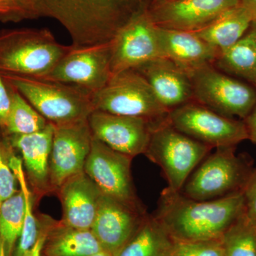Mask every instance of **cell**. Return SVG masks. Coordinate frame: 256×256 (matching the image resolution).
I'll use <instances>...</instances> for the list:
<instances>
[{"instance_id": "cell-24", "label": "cell", "mask_w": 256, "mask_h": 256, "mask_svg": "<svg viewBox=\"0 0 256 256\" xmlns=\"http://www.w3.org/2000/svg\"><path fill=\"white\" fill-rule=\"evenodd\" d=\"M174 239L154 216L148 214L116 256H169Z\"/></svg>"}, {"instance_id": "cell-29", "label": "cell", "mask_w": 256, "mask_h": 256, "mask_svg": "<svg viewBox=\"0 0 256 256\" xmlns=\"http://www.w3.org/2000/svg\"><path fill=\"white\" fill-rule=\"evenodd\" d=\"M10 148L9 140L0 130V207L18 192V180L10 164Z\"/></svg>"}, {"instance_id": "cell-15", "label": "cell", "mask_w": 256, "mask_h": 256, "mask_svg": "<svg viewBox=\"0 0 256 256\" xmlns=\"http://www.w3.org/2000/svg\"><path fill=\"white\" fill-rule=\"evenodd\" d=\"M240 4V0L151 2L148 12L159 28L196 32Z\"/></svg>"}, {"instance_id": "cell-16", "label": "cell", "mask_w": 256, "mask_h": 256, "mask_svg": "<svg viewBox=\"0 0 256 256\" xmlns=\"http://www.w3.org/2000/svg\"><path fill=\"white\" fill-rule=\"evenodd\" d=\"M148 214L146 210H138L102 194L90 230L104 250L116 256Z\"/></svg>"}, {"instance_id": "cell-18", "label": "cell", "mask_w": 256, "mask_h": 256, "mask_svg": "<svg viewBox=\"0 0 256 256\" xmlns=\"http://www.w3.org/2000/svg\"><path fill=\"white\" fill-rule=\"evenodd\" d=\"M136 70L146 78L161 105L170 112L194 101L190 74L168 58H156Z\"/></svg>"}, {"instance_id": "cell-30", "label": "cell", "mask_w": 256, "mask_h": 256, "mask_svg": "<svg viewBox=\"0 0 256 256\" xmlns=\"http://www.w3.org/2000/svg\"><path fill=\"white\" fill-rule=\"evenodd\" d=\"M169 256H225L222 239L212 240H174Z\"/></svg>"}, {"instance_id": "cell-17", "label": "cell", "mask_w": 256, "mask_h": 256, "mask_svg": "<svg viewBox=\"0 0 256 256\" xmlns=\"http://www.w3.org/2000/svg\"><path fill=\"white\" fill-rule=\"evenodd\" d=\"M56 192L63 208L60 222L72 228L90 230L102 196L92 178L80 173L68 178Z\"/></svg>"}, {"instance_id": "cell-32", "label": "cell", "mask_w": 256, "mask_h": 256, "mask_svg": "<svg viewBox=\"0 0 256 256\" xmlns=\"http://www.w3.org/2000/svg\"><path fill=\"white\" fill-rule=\"evenodd\" d=\"M242 192L245 197L246 214L256 225V170L250 174Z\"/></svg>"}, {"instance_id": "cell-22", "label": "cell", "mask_w": 256, "mask_h": 256, "mask_svg": "<svg viewBox=\"0 0 256 256\" xmlns=\"http://www.w3.org/2000/svg\"><path fill=\"white\" fill-rule=\"evenodd\" d=\"M252 21V14L240 4L225 12L214 21L194 33L220 53L239 41L246 33Z\"/></svg>"}, {"instance_id": "cell-34", "label": "cell", "mask_w": 256, "mask_h": 256, "mask_svg": "<svg viewBox=\"0 0 256 256\" xmlns=\"http://www.w3.org/2000/svg\"><path fill=\"white\" fill-rule=\"evenodd\" d=\"M40 224V228H41V232H40V236L38 240L34 247L32 248L30 252H28L25 256H43V248L44 246V242H46L47 236V228L46 224L44 222L42 216L38 218Z\"/></svg>"}, {"instance_id": "cell-7", "label": "cell", "mask_w": 256, "mask_h": 256, "mask_svg": "<svg viewBox=\"0 0 256 256\" xmlns=\"http://www.w3.org/2000/svg\"><path fill=\"white\" fill-rule=\"evenodd\" d=\"M235 146L216 148L192 173L181 192L197 201L218 200L242 192L252 172L235 154Z\"/></svg>"}, {"instance_id": "cell-8", "label": "cell", "mask_w": 256, "mask_h": 256, "mask_svg": "<svg viewBox=\"0 0 256 256\" xmlns=\"http://www.w3.org/2000/svg\"><path fill=\"white\" fill-rule=\"evenodd\" d=\"M194 100L226 117L246 118L256 105V90L250 86L206 66L190 75Z\"/></svg>"}, {"instance_id": "cell-11", "label": "cell", "mask_w": 256, "mask_h": 256, "mask_svg": "<svg viewBox=\"0 0 256 256\" xmlns=\"http://www.w3.org/2000/svg\"><path fill=\"white\" fill-rule=\"evenodd\" d=\"M148 8L134 15L111 41L112 75L137 69L156 58H162L158 26L152 20Z\"/></svg>"}, {"instance_id": "cell-23", "label": "cell", "mask_w": 256, "mask_h": 256, "mask_svg": "<svg viewBox=\"0 0 256 256\" xmlns=\"http://www.w3.org/2000/svg\"><path fill=\"white\" fill-rule=\"evenodd\" d=\"M214 66L224 73L242 78L256 86V20L239 41L220 52Z\"/></svg>"}, {"instance_id": "cell-9", "label": "cell", "mask_w": 256, "mask_h": 256, "mask_svg": "<svg viewBox=\"0 0 256 256\" xmlns=\"http://www.w3.org/2000/svg\"><path fill=\"white\" fill-rule=\"evenodd\" d=\"M166 120L175 129L213 149L235 146L248 140L245 122L194 101L170 111Z\"/></svg>"}, {"instance_id": "cell-12", "label": "cell", "mask_w": 256, "mask_h": 256, "mask_svg": "<svg viewBox=\"0 0 256 256\" xmlns=\"http://www.w3.org/2000/svg\"><path fill=\"white\" fill-rule=\"evenodd\" d=\"M111 55V42L78 48L73 46L54 68L41 78L77 86L94 94L105 87L112 76Z\"/></svg>"}, {"instance_id": "cell-25", "label": "cell", "mask_w": 256, "mask_h": 256, "mask_svg": "<svg viewBox=\"0 0 256 256\" xmlns=\"http://www.w3.org/2000/svg\"><path fill=\"white\" fill-rule=\"evenodd\" d=\"M6 84L11 96V108L6 126L1 130L3 134L6 136H24L40 132L46 128L50 122L16 88Z\"/></svg>"}, {"instance_id": "cell-28", "label": "cell", "mask_w": 256, "mask_h": 256, "mask_svg": "<svg viewBox=\"0 0 256 256\" xmlns=\"http://www.w3.org/2000/svg\"><path fill=\"white\" fill-rule=\"evenodd\" d=\"M225 256H256V225L244 212L224 234Z\"/></svg>"}, {"instance_id": "cell-3", "label": "cell", "mask_w": 256, "mask_h": 256, "mask_svg": "<svg viewBox=\"0 0 256 256\" xmlns=\"http://www.w3.org/2000/svg\"><path fill=\"white\" fill-rule=\"evenodd\" d=\"M73 46L62 44L46 28L0 32V74L43 78Z\"/></svg>"}, {"instance_id": "cell-39", "label": "cell", "mask_w": 256, "mask_h": 256, "mask_svg": "<svg viewBox=\"0 0 256 256\" xmlns=\"http://www.w3.org/2000/svg\"><path fill=\"white\" fill-rule=\"evenodd\" d=\"M90 256H114L112 255V254H110V252H105V250H104V252H98V254H95V255H92Z\"/></svg>"}, {"instance_id": "cell-6", "label": "cell", "mask_w": 256, "mask_h": 256, "mask_svg": "<svg viewBox=\"0 0 256 256\" xmlns=\"http://www.w3.org/2000/svg\"><path fill=\"white\" fill-rule=\"evenodd\" d=\"M92 101L95 110L154 122L164 120L170 112L136 69L112 75L105 87L92 94Z\"/></svg>"}, {"instance_id": "cell-19", "label": "cell", "mask_w": 256, "mask_h": 256, "mask_svg": "<svg viewBox=\"0 0 256 256\" xmlns=\"http://www.w3.org/2000/svg\"><path fill=\"white\" fill-rule=\"evenodd\" d=\"M159 44L162 58H168L191 75L195 70L214 65L220 55L216 50L194 32L159 28Z\"/></svg>"}, {"instance_id": "cell-5", "label": "cell", "mask_w": 256, "mask_h": 256, "mask_svg": "<svg viewBox=\"0 0 256 256\" xmlns=\"http://www.w3.org/2000/svg\"><path fill=\"white\" fill-rule=\"evenodd\" d=\"M212 150L175 129L166 119L153 126L144 154L162 170L168 188L180 192L194 170Z\"/></svg>"}, {"instance_id": "cell-20", "label": "cell", "mask_w": 256, "mask_h": 256, "mask_svg": "<svg viewBox=\"0 0 256 256\" xmlns=\"http://www.w3.org/2000/svg\"><path fill=\"white\" fill-rule=\"evenodd\" d=\"M54 132V126L50 124L40 132L24 136H6L14 149L21 152L22 162L38 198L52 192L50 163Z\"/></svg>"}, {"instance_id": "cell-40", "label": "cell", "mask_w": 256, "mask_h": 256, "mask_svg": "<svg viewBox=\"0 0 256 256\" xmlns=\"http://www.w3.org/2000/svg\"><path fill=\"white\" fill-rule=\"evenodd\" d=\"M173 1V0H152L153 2H160Z\"/></svg>"}, {"instance_id": "cell-14", "label": "cell", "mask_w": 256, "mask_h": 256, "mask_svg": "<svg viewBox=\"0 0 256 256\" xmlns=\"http://www.w3.org/2000/svg\"><path fill=\"white\" fill-rule=\"evenodd\" d=\"M88 122L94 139L132 158L144 154L153 126L156 124L98 110L90 114Z\"/></svg>"}, {"instance_id": "cell-38", "label": "cell", "mask_w": 256, "mask_h": 256, "mask_svg": "<svg viewBox=\"0 0 256 256\" xmlns=\"http://www.w3.org/2000/svg\"><path fill=\"white\" fill-rule=\"evenodd\" d=\"M0 20L2 22H9L8 14L1 8H0Z\"/></svg>"}, {"instance_id": "cell-27", "label": "cell", "mask_w": 256, "mask_h": 256, "mask_svg": "<svg viewBox=\"0 0 256 256\" xmlns=\"http://www.w3.org/2000/svg\"><path fill=\"white\" fill-rule=\"evenodd\" d=\"M25 198L20 191L0 207V236L4 240L8 256H12L21 236L25 218Z\"/></svg>"}, {"instance_id": "cell-36", "label": "cell", "mask_w": 256, "mask_h": 256, "mask_svg": "<svg viewBox=\"0 0 256 256\" xmlns=\"http://www.w3.org/2000/svg\"><path fill=\"white\" fill-rule=\"evenodd\" d=\"M240 5L245 8L256 21V0H240Z\"/></svg>"}, {"instance_id": "cell-13", "label": "cell", "mask_w": 256, "mask_h": 256, "mask_svg": "<svg viewBox=\"0 0 256 256\" xmlns=\"http://www.w3.org/2000/svg\"><path fill=\"white\" fill-rule=\"evenodd\" d=\"M54 126L50 181L52 192H56L68 178L84 172L92 136L88 120Z\"/></svg>"}, {"instance_id": "cell-2", "label": "cell", "mask_w": 256, "mask_h": 256, "mask_svg": "<svg viewBox=\"0 0 256 256\" xmlns=\"http://www.w3.org/2000/svg\"><path fill=\"white\" fill-rule=\"evenodd\" d=\"M244 192L218 200L197 201L165 188L154 217L174 240H220L245 212Z\"/></svg>"}, {"instance_id": "cell-26", "label": "cell", "mask_w": 256, "mask_h": 256, "mask_svg": "<svg viewBox=\"0 0 256 256\" xmlns=\"http://www.w3.org/2000/svg\"><path fill=\"white\" fill-rule=\"evenodd\" d=\"M9 160L10 166L16 175L24 196L26 205L22 232L18 239V246L15 248L14 256H25L36 244L41 232V228L40 220L34 214V194H32L26 182L22 161L15 156L12 146L10 148Z\"/></svg>"}, {"instance_id": "cell-37", "label": "cell", "mask_w": 256, "mask_h": 256, "mask_svg": "<svg viewBox=\"0 0 256 256\" xmlns=\"http://www.w3.org/2000/svg\"><path fill=\"white\" fill-rule=\"evenodd\" d=\"M0 256H9L6 252L4 240L0 236Z\"/></svg>"}, {"instance_id": "cell-1", "label": "cell", "mask_w": 256, "mask_h": 256, "mask_svg": "<svg viewBox=\"0 0 256 256\" xmlns=\"http://www.w3.org/2000/svg\"><path fill=\"white\" fill-rule=\"evenodd\" d=\"M152 0H28L32 18H48L68 32L74 47L114 40L120 28Z\"/></svg>"}, {"instance_id": "cell-31", "label": "cell", "mask_w": 256, "mask_h": 256, "mask_svg": "<svg viewBox=\"0 0 256 256\" xmlns=\"http://www.w3.org/2000/svg\"><path fill=\"white\" fill-rule=\"evenodd\" d=\"M0 8L8 14L9 22L32 18L28 0H0Z\"/></svg>"}, {"instance_id": "cell-4", "label": "cell", "mask_w": 256, "mask_h": 256, "mask_svg": "<svg viewBox=\"0 0 256 256\" xmlns=\"http://www.w3.org/2000/svg\"><path fill=\"white\" fill-rule=\"evenodd\" d=\"M2 77L54 126L86 120L95 111L92 92L84 88L34 77Z\"/></svg>"}, {"instance_id": "cell-21", "label": "cell", "mask_w": 256, "mask_h": 256, "mask_svg": "<svg viewBox=\"0 0 256 256\" xmlns=\"http://www.w3.org/2000/svg\"><path fill=\"white\" fill-rule=\"evenodd\" d=\"M47 228L43 256H90L104 252L92 230L72 228L42 216Z\"/></svg>"}, {"instance_id": "cell-35", "label": "cell", "mask_w": 256, "mask_h": 256, "mask_svg": "<svg viewBox=\"0 0 256 256\" xmlns=\"http://www.w3.org/2000/svg\"><path fill=\"white\" fill-rule=\"evenodd\" d=\"M248 140H250L254 144H256V105L254 110L245 119Z\"/></svg>"}, {"instance_id": "cell-10", "label": "cell", "mask_w": 256, "mask_h": 256, "mask_svg": "<svg viewBox=\"0 0 256 256\" xmlns=\"http://www.w3.org/2000/svg\"><path fill=\"white\" fill-rule=\"evenodd\" d=\"M132 159L92 138V149L84 172L104 194L138 210H146L136 194L133 184L131 171Z\"/></svg>"}, {"instance_id": "cell-33", "label": "cell", "mask_w": 256, "mask_h": 256, "mask_svg": "<svg viewBox=\"0 0 256 256\" xmlns=\"http://www.w3.org/2000/svg\"><path fill=\"white\" fill-rule=\"evenodd\" d=\"M11 108V96L9 88L2 76L0 74V130H2L6 126Z\"/></svg>"}]
</instances>
